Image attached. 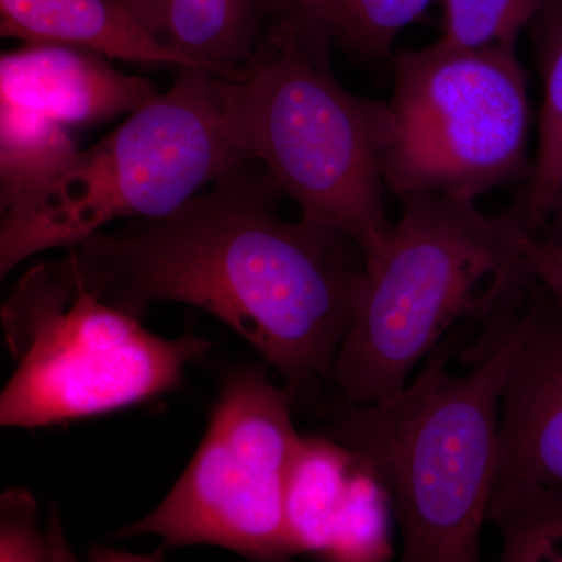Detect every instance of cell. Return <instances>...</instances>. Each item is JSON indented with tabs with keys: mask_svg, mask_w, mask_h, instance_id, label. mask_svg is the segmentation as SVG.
Here are the masks:
<instances>
[{
	"mask_svg": "<svg viewBox=\"0 0 562 562\" xmlns=\"http://www.w3.org/2000/svg\"><path fill=\"white\" fill-rule=\"evenodd\" d=\"M435 0H262L266 21L292 18L328 44L369 60L390 57L392 44Z\"/></svg>",
	"mask_w": 562,
	"mask_h": 562,
	"instance_id": "14",
	"label": "cell"
},
{
	"mask_svg": "<svg viewBox=\"0 0 562 562\" xmlns=\"http://www.w3.org/2000/svg\"><path fill=\"white\" fill-rule=\"evenodd\" d=\"M382 260L368 269L331 383L346 405L387 401L438 347L454 322L490 319L530 277L524 199L492 216L475 202L435 192L401 195Z\"/></svg>",
	"mask_w": 562,
	"mask_h": 562,
	"instance_id": "4",
	"label": "cell"
},
{
	"mask_svg": "<svg viewBox=\"0 0 562 562\" xmlns=\"http://www.w3.org/2000/svg\"><path fill=\"white\" fill-rule=\"evenodd\" d=\"M0 561H76L58 517L54 514L44 530L38 503L24 487L0 494Z\"/></svg>",
	"mask_w": 562,
	"mask_h": 562,
	"instance_id": "19",
	"label": "cell"
},
{
	"mask_svg": "<svg viewBox=\"0 0 562 562\" xmlns=\"http://www.w3.org/2000/svg\"><path fill=\"white\" fill-rule=\"evenodd\" d=\"M283 198L260 162L243 161L161 220L70 247L63 266L85 291L139 319L160 302L210 313L295 398L331 383L368 265L346 233L284 220Z\"/></svg>",
	"mask_w": 562,
	"mask_h": 562,
	"instance_id": "1",
	"label": "cell"
},
{
	"mask_svg": "<svg viewBox=\"0 0 562 562\" xmlns=\"http://www.w3.org/2000/svg\"><path fill=\"white\" fill-rule=\"evenodd\" d=\"M292 402L265 368L228 373L187 471L157 509L117 536H158L168 549L216 546L258 561L294 557L283 516L284 483L302 441Z\"/></svg>",
	"mask_w": 562,
	"mask_h": 562,
	"instance_id": "8",
	"label": "cell"
},
{
	"mask_svg": "<svg viewBox=\"0 0 562 562\" xmlns=\"http://www.w3.org/2000/svg\"><path fill=\"white\" fill-rule=\"evenodd\" d=\"M247 160L217 77L180 69L168 91L55 165L0 216V283L33 255L70 249L111 222L161 220Z\"/></svg>",
	"mask_w": 562,
	"mask_h": 562,
	"instance_id": "5",
	"label": "cell"
},
{
	"mask_svg": "<svg viewBox=\"0 0 562 562\" xmlns=\"http://www.w3.org/2000/svg\"><path fill=\"white\" fill-rule=\"evenodd\" d=\"M384 184L475 202L530 181L528 79L514 44L462 49L436 41L394 57Z\"/></svg>",
	"mask_w": 562,
	"mask_h": 562,
	"instance_id": "7",
	"label": "cell"
},
{
	"mask_svg": "<svg viewBox=\"0 0 562 562\" xmlns=\"http://www.w3.org/2000/svg\"><path fill=\"white\" fill-rule=\"evenodd\" d=\"M358 461V453L328 436L302 438L283 495L292 553L327 557Z\"/></svg>",
	"mask_w": 562,
	"mask_h": 562,
	"instance_id": "13",
	"label": "cell"
},
{
	"mask_svg": "<svg viewBox=\"0 0 562 562\" xmlns=\"http://www.w3.org/2000/svg\"><path fill=\"white\" fill-rule=\"evenodd\" d=\"M527 283L509 292L454 375L450 344L436 347L414 382L387 401L338 402L325 436L360 454L390 497L406 562L479 561L487 520L502 395L522 344Z\"/></svg>",
	"mask_w": 562,
	"mask_h": 562,
	"instance_id": "2",
	"label": "cell"
},
{
	"mask_svg": "<svg viewBox=\"0 0 562 562\" xmlns=\"http://www.w3.org/2000/svg\"><path fill=\"white\" fill-rule=\"evenodd\" d=\"M16 371L0 428L35 430L131 408L179 390L213 349L194 330L166 339L69 279L61 260L29 269L0 308Z\"/></svg>",
	"mask_w": 562,
	"mask_h": 562,
	"instance_id": "6",
	"label": "cell"
},
{
	"mask_svg": "<svg viewBox=\"0 0 562 562\" xmlns=\"http://www.w3.org/2000/svg\"><path fill=\"white\" fill-rule=\"evenodd\" d=\"M88 47L24 43L0 50V150L41 157L77 151L70 131L131 116L157 88Z\"/></svg>",
	"mask_w": 562,
	"mask_h": 562,
	"instance_id": "9",
	"label": "cell"
},
{
	"mask_svg": "<svg viewBox=\"0 0 562 562\" xmlns=\"http://www.w3.org/2000/svg\"><path fill=\"white\" fill-rule=\"evenodd\" d=\"M546 294L530 305L503 390L492 486H562V306Z\"/></svg>",
	"mask_w": 562,
	"mask_h": 562,
	"instance_id": "10",
	"label": "cell"
},
{
	"mask_svg": "<svg viewBox=\"0 0 562 562\" xmlns=\"http://www.w3.org/2000/svg\"><path fill=\"white\" fill-rule=\"evenodd\" d=\"M151 43L187 68L220 79L238 77L254 61L268 22L257 0H117Z\"/></svg>",
	"mask_w": 562,
	"mask_h": 562,
	"instance_id": "11",
	"label": "cell"
},
{
	"mask_svg": "<svg viewBox=\"0 0 562 562\" xmlns=\"http://www.w3.org/2000/svg\"><path fill=\"white\" fill-rule=\"evenodd\" d=\"M487 520L502 538L505 562H562V486L495 484Z\"/></svg>",
	"mask_w": 562,
	"mask_h": 562,
	"instance_id": "16",
	"label": "cell"
},
{
	"mask_svg": "<svg viewBox=\"0 0 562 562\" xmlns=\"http://www.w3.org/2000/svg\"><path fill=\"white\" fill-rule=\"evenodd\" d=\"M553 0H441L442 43L462 49L517 46L520 33Z\"/></svg>",
	"mask_w": 562,
	"mask_h": 562,
	"instance_id": "18",
	"label": "cell"
},
{
	"mask_svg": "<svg viewBox=\"0 0 562 562\" xmlns=\"http://www.w3.org/2000/svg\"><path fill=\"white\" fill-rule=\"evenodd\" d=\"M328 47L301 22L276 18L254 61L235 79L217 77V91L247 158L271 173L303 220L349 235L371 269L392 232L383 199L392 114L333 77Z\"/></svg>",
	"mask_w": 562,
	"mask_h": 562,
	"instance_id": "3",
	"label": "cell"
},
{
	"mask_svg": "<svg viewBox=\"0 0 562 562\" xmlns=\"http://www.w3.org/2000/svg\"><path fill=\"white\" fill-rule=\"evenodd\" d=\"M68 157H41L0 150V216L44 173Z\"/></svg>",
	"mask_w": 562,
	"mask_h": 562,
	"instance_id": "20",
	"label": "cell"
},
{
	"mask_svg": "<svg viewBox=\"0 0 562 562\" xmlns=\"http://www.w3.org/2000/svg\"><path fill=\"white\" fill-rule=\"evenodd\" d=\"M360 457V454H358ZM387 492L360 457L325 560L379 562L392 557Z\"/></svg>",
	"mask_w": 562,
	"mask_h": 562,
	"instance_id": "17",
	"label": "cell"
},
{
	"mask_svg": "<svg viewBox=\"0 0 562 562\" xmlns=\"http://www.w3.org/2000/svg\"><path fill=\"white\" fill-rule=\"evenodd\" d=\"M541 74L543 99L531 179L524 194L527 227L538 236L562 187V0H553L528 25Z\"/></svg>",
	"mask_w": 562,
	"mask_h": 562,
	"instance_id": "15",
	"label": "cell"
},
{
	"mask_svg": "<svg viewBox=\"0 0 562 562\" xmlns=\"http://www.w3.org/2000/svg\"><path fill=\"white\" fill-rule=\"evenodd\" d=\"M61 43L146 68L183 69L128 20L117 0H0V40Z\"/></svg>",
	"mask_w": 562,
	"mask_h": 562,
	"instance_id": "12",
	"label": "cell"
},
{
	"mask_svg": "<svg viewBox=\"0 0 562 562\" xmlns=\"http://www.w3.org/2000/svg\"><path fill=\"white\" fill-rule=\"evenodd\" d=\"M261 2H262V0H257L258 7H260Z\"/></svg>",
	"mask_w": 562,
	"mask_h": 562,
	"instance_id": "22",
	"label": "cell"
},
{
	"mask_svg": "<svg viewBox=\"0 0 562 562\" xmlns=\"http://www.w3.org/2000/svg\"><path fill=\"white\" fill-rule=\"evenodd\" d=\"M522 261L532 280L562 306V243L527 235L522 241Z\"/></svg>",
	"mask_w": 562,
	"mask_h": 562,
	"instance_id": "21",
	"label": "cell"
}]
</instances>
